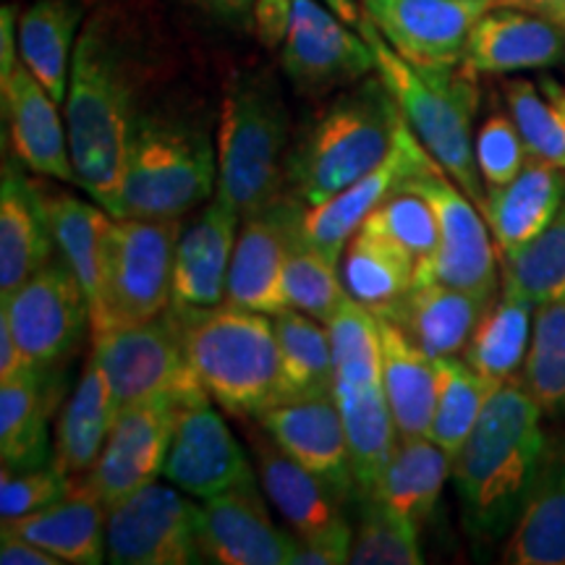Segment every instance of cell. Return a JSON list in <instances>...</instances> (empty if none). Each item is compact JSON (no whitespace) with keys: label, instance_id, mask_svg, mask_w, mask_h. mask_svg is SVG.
<instances>
[{"label":"cell","instance_id":"cell-42","mask_svg":"<svg viewBox=\"0 0 565 565\" xmlns=\"http://www.w3.org/2000/svg\"><path fill=\"white\" fill-rule=\"evenodd\" d=\"M521 383L545 416H565V301L536 307Z\"/></svg>","mask_w":565,"mask_h":565},{"label":"cell","instance_id":"cell-31","mask_svg":"<svg viewBox=\"0 0 565 565\" xmlns=\"http://www.w3.org/2000/svg\"><path fill=\"white\" fill-rule=\"evenodd\" d=\"M118 419V404L103 364L92 353L76 380L74 393L63 404L55 422L53 461L68 479L89 475L100 458L113 424Z\"/></svg>","mask_w":565,"mask_h":565},{"label":"cell","instance_id":"cell-29","mask_svg":"<svg viewBox=\"0 0 565 565\" xmlns=\"http://www.w3.org/2000/svg\"><path fill=\"white\" fill-rule=\"evenodd\" d=\"M58 366H34L11 383H0V458L11 469L51 461V419L61 401Z\"/></svg>","mask_w":565,"mask_h":565},{"label":"cell","instance_id":"cell-6","mask_svg":"<svg viewBox=\"0 0 565 565\" xmlns=\"http://www.w3.org/2000/svg\"><path fill=\"white\" fill-rule=\"evenodd\" d=\"M288 108L267 71H238L217 126V196L242 221L280 202L288 183Z\"/></svg>","mask_w":565,"mask_h":565},{"label":"cell","instance_id":"cell-52","mask_svg":"<svg viewBox=\"0 0 565 565\" xmlns=\"http://www.w3.org/2000/svg\"><path fill=\"white\" fill-rule=\"evenodd\" d=\"M196 9L221 21H244L252 19V9L257 0H189Z\"/></svg>","mask_w":565,"mask_h":565},{"label":"cell","instance_id":"cell-27","mask_svg":"<svg viewBox=\"0 0 565 565\" xmlns=\"http://www.w3.org/2000/svg\"><path fill=\"white\" fill-rule=\"evenodd\" d=\"M565 204V168L529 158L505 186L487 189L482 215L503 257L534 242Z\"/></svg>","mask_w":565,"mask_h":565},{"label":"cell","instance_id":"cell-32","mask_svg":"<svg viewBox=\"0 0 565 565\" xmlns=\"http://www.w3.org/2000/svg\"><path fill=\"white\" fill-rule=\"evenodd\" d=\"M333 398L349 440L356 494L366 500L377 492L380 479L401 440L383 377L366 383H335Z\"/></svg>","mask_w":565,"mask_h":565},{"label":"cell","instance_id":"cell-39","mask_svg":"<svg viewBox=\"0 0 565 565\" xmlns=\"http://www.w3.org/2000/svg\"><path fill=\"white\" fill-rule=\"evenodd\" d=\"M280 351V374L288 401L324 398L335 391V362L328 324L315 317L286 309L273 317Z\"/></svg>","mask_w":565,"mask_h":565},{"label":"cell","instance_id":"cell-2","mask_svg":"<svg viewBox=\"0 0 565 565\" xmlns=\"http://www.w3.org/2000/svg\"><path fill=\"white\" fill-rule=\"evenodd\" d=\"M524 383L505 380L454 461L463 532L479 550L503 547L532 490L550 437Z\"/></svg>","mask_w":565,"mask_h":565},{"label":"cell","instance_id":"cell-13","mask_svg":"<svg viewBox=\"0 0 565 565\" xmlns=\"http://www.w3.org/2000/svg\"><path fill=\"white\" fill-rule=\"evenodd\" d=\"M0 309L9 315L13 333L34 366H61L92 324L87 294L63 257H53L17 291L3 296Z\"/></svg>","mask_w":565,"mask_h":565},{"label":"cell","instance_id":"cell-33","mask_svg":"<svg viewBox=\"0 0 565 565\" xmlns=\"http://www.w3.org/2000/svg\"><path fill=\"white\" fill-rule=\"evenodd\" d=\"M87 17L84 0H34L19 17V58L58 105L66 103L71 63Z\"/></svg>","mask_w":565,"mask_h":565},{"label":"cell","instance_id":"cell-12","mask_svg":"<svg viewBox=\"0 0 565 565\" xmlns=\"http://www.w3.org/2000/svg\"><path fill=\"white\" fill-rule=\"evenodd\" d=\"M202 561L196 505L175 484L152 482L108 511V563L194 565Z\"/></svg>","mask_w":565,"mask_h":565},{"label":"cell","instance_id":"cell-18","mask_svg":"<svg viewBox=\"0 0 565 565\" xmlns=\"http://www.w3.org/2000/svg\"><path fill=\"white\" fill-rule=\"evenodd\" d=\"M299 202H278L259 215L246 217L233 249L225 303L263 315L288 309L282 275L288 254L299 242Z\"/></svg>","mask_w":565,"mask_h":565},{"label":"cell","instance_id":"cell-17","mask_svg":"<svg viewBox=\"0 0 565 565\" xmlns=\"http://www.w3.org/2000/svg\"><path fill=\"white\" fill-rule=\"evenodd\" d=\"M257 477L196 505L204 561L221 565H294L299 540L275 526Z\"/></svg>","mask_w":565,"mask_h":565},{"label":"cell","instance_id":"cell-11","mask_svg":"<svg viewBox=\"0 0 565 565\" xmlns=\"http://www.w3.org/2000/svg\"><path fill=\"white\" fill-rule=\"evenodd\" d=\"M275 51L288 82L303 95L351 87L377 71L362 32L349 30V21L320 0H291L286 30Z\"/></svg>","mask_w":565,"mask_h":565},{"label":"cell","instance_id":"cell-46","mask_svg":"<svg viewBox=\"0 0 565 565\" xmlns=\"http://www.w3.org/2000/svg\"><path fill=\"white\" fill-rule=\"evenodd\" d=\"M362 228L377 233V236L412 254L416 267L427 263L440 244V228H437L433 204L406 186L393 192L385 202H380L366 215Z\"/></svg>","mask_w":565,"mask_h":565},{"label":"cell","instance_id":"cell-55","mask_svg":"<svg viewBox=\"0 0 565 565\" xmlns=\"http://www.w3.org/2000/svg\"><path fill=\"white\" fill-rule=\"evenodd\" d=\"M529 3H542V0H498V6H515V9H524Z\"/></svg>","mask_w":565,"mask_h":565},{"label":"cell","instance_id":"cell-34","mask_svg":"<svg viewBox=\"0 0 565 565\" xmlns=\"http://www.w3.org/2000/svg\"><path fill=\"white\" fill-rule=\"evenodd\" d=\"M383 387L401 437L429 435L437 404V364L398 324L377 317Z\"/></svg>","mask_w":565,"mask_h":565},{"label":"cell","instance_id":"cell-37","mask_svg":"<svg viewBox=\"0 0 565 565\" xmlns=\"http://www.w3.org/2000/svg\"><path fill=\"white\" fill-rule=\"evenodd\" d=\"M448 477H454V458L433 437H401L372 498L422 526L440 503Z\"/></svg>","mask_w":565,"mask_h":565},{"label":"cell","instance_id":"cell-44","mask_svg":"<svg viewBox=\"0 0 565 565\" xmlns=\"http://www.w3.org/2000/svg\"><path fill=\"white\" fill-rule=\"evenodd\" d=\"M338 263L341 259L301 242L299 236V242L288 254L286 275H282L288 309H299V312L315 317V320L328 322L349 296Z\"/></svg>","mask_w":565,"mask_h":565},{"label":"cell","instance_id":"cell-30","mask_svg":"<svg viewBox=\"0 0 565 565\" xmlns=\"http://www.w3.org/2000/svg\"><path fill=\"white\" fill-rule=\"evenodd\" d=\"M492 299L445 282H414L412 291L391 312L377 317H387L398 324L433 359L456 356L463 353Z\"/></svg>","mask_w":565,"mask_h":565},{"label":"cell","instance_id":"cell-47","mask_svg":"<svg viewBox=\"0 0 565 565\" xmlns=\"http://www.w3.org/2000/svg\"><path fill=\"white\" fill-rule=\"evenodd\" d=\"M477 168L487 189L505 186L515 175L524 171L529 162V150L521 137L519 126L511 118V113H492L487 121L479 126L475 139Z\"/></svg>","mask_w":565,"mask_h":565},{"label":"cell","instance_id":"cell-22","mask_svg":"<svg viewBox=\"0 0 565 565\" xmlns=\"http://www.w3.org/2000/svg\"><path fill=\"white\" fill-rule=\"evenodd\" d=\"M257 422L294 461L333 484L343 498L356 492L349 440L333 395L278 404Z\"/></svg>","mask_w":565,"mask_h":565},{"label":"cell","instance_id":"cell-45","mask_svg":"<svg viewBox=\"0 0 565 565\" xmlns=\"http://www.w3.org/2000/svg\"><path fill=\"white\" fill-rule=\"evenodd\" d=\"M419 529L414 521L395 513L383 500H364V513L353 532V565H422Z\"/></svg>","mask_w":565,"mask_h":565},{"label":"cell","instance_id":"cell-7","mask_svg":"<svg viewBox=\"0 0 565 565\" xmlns=\"http://www.w3.org/2000/svg\"><path fill=\"white\" fill-rule=\"evenodd\" d=\"M217 189V152L189 118L145 110L126 154L116 217H181Z\"/></svg>","mask_w":565,"mask_h":565},{"label":"cell","instance_id":"cell-19","mask_svg":"<svg viewBox=\"0 0 565 565\" xmlns=\"http://www.w3.org/2000/svg\"><path fill=\"white\" fill-rule=\"evenodd\" d=\"M162 477L192 498L207 500L254 477L242 443L207 404L183 406Z\"/></svg>","mask_w":565,"mask_h":565},{"label":"cell","instance_id":"cell-48","mask_svg":"<svg viewBox=\"0 0 565 565\" xmlns=\"http://www.w3.org/2000/svg\"><path fill=\"white\" fill-rule=\"evenodd\" d=\"M71 482L51 458L47 463L34 469H11L3 466L0 475V521L21 519L42 508L53 505L55 500L66 498Z\"/></svg>","mask_w":565,"mask_h":565},{"label":"cell","instance_id":"cell-10","mask_svg":"<svg viewBox=\"0 0 565 565\" xmlns=\"http://www.w3.org/2000/svg\"><path fill=\"white\" fill-rule=\"evenodd\" d=\"M404 186L433 204L440 228L437 252L416 267L414 282H445L492 299L498 294V254L482 210L443 171V166L414 175Z\"/></svg>","mask_w":565,"mask_h":565},{"label":"cell","instance_id":"cell-51","mask_svg":"<svg viewBox=\"0 0 565 565\" xmlns=\"http://www.w3.org/2000/svg\"><path fill=\"white\" fill-rule=\"evenodd\" d=\"M0 563L3 565H61L63 561L51 550L34 545L24 536L0 532Z\"/></svg>","mask_w":565,"mask_h":565},{"label":"cell","instance_id":"cell-26","mask_svg":"<svg viewBox=\"0 0 565 565\" xmlns=\"http://www.w3.org/2000/svg\"><path fill=\"white\" fill-rule=\"evenodd\" d=\"M508 565H565V433L547 443L524 508L500 547Z\"/></svg>","mask_w":565,"mask_h":565},{"label":"cell","instance_id":"cell-43","mask_svg":"<svg viewBox=\"0 0 565 565\" xmlns=\"http://www.w3.org/2000/svg\"><path fill=\"white\" fill-rule=\"evenodd\" d=\"M503 282L519 288L536 307L565 301V204L534 242L503 257Z\"/></svg>","mask_w":565,"mask_h":565},{"label":"cell","instance_id":"cell-16","mask_svg":"<svg viewBox=\"0 0 565 565\" xmlns=\"http://www.w3.org/2000/svg\"><path fill=\"white\" fill-rule=\"evenodd\" d=\"M401 58L419 68L461 66L471 30L498 0H362Z\"/></svg>","mask_w":565,"mask_h":565},{"label":"cell","instance_id":"cell-14","mask_svg":"<svg viewBox=\"0 0 565 565\" xmlns=\"http://www.w3.org/2000/svg\"><path fill=\"white\" fill-rule=\"evenodd\" d=\"M181 406L171 398H152L118 412L108 443L89 475L76 479L108 508L121 503L162 475L171 450Z\"/></svg>","mask_w":565,"mask_h":565},{"label":"cell","instance_id":"cell-40","mask_svg":"<svg viewBox=\"0 0 565 565\" xmlns=\"http://www.w3.org/2000/svg\"><path fill=\"white\" fill-rule=\"evenodd\" d=\"M437 364V404L429 437L456 461L466 440L500 383L479 374L463 356H440Z\"/></svg>","mask_w":565,"mask_h":565},{"label":"cell","instance_id":"cell-36","mask_svg":"<svg viewBox=\"0 0 565 565\" xmlns=\"http://www.w3.org/2000/svg\"><path fill=\"white\" fill-rule=\"evenodd\" d=\"M40 192L53 228L55 249L79 278L92 317L103 291L105 233H108L113 215L103 204L79 200L68 192H55L47 186H40Z\"/></svg>","mask_w":565,"mask_h":565},{"label":"cell","instance_id":"cell-49","mask_svg":"<svg viewBox=\"0 0 565 565\" xmlns=\"http://www.w3.org/2000/svg\"><path fill=\"white\" fill-rule=\"evenodd\" d=\"M353 529L349 521L338 524L328 532L299 540L294 565H343L351 563Z\"/></svg>","mask_w":565,"mask_h":565},{"label":"cell","instance_id":"cell-35","mask_svg":"<svg viewBox=\"0 0 565 565\" xmlns=\"http://www.w3.org/2000/svg\"><path fill=\"white\" fill-rule=\"evenodd\" d=\"M536 303L526 299L519 288L500 286V294L487 303L482 320L463 349V359L479 374L505 383L515 372L524 370L529 345H532Z\"/></svg>","mask_w":565,"mask_h":565},{"label":"cell","instance_id":"cell-38","mask_svg":"<svg viewBox=\"0 0 565 565\" xmlns=\"http://www.w3.org/2000/svg\"><path fill=\"white\" fill-rule=\"evenodd\" d=\"M341 275L353 301L374 315H385L414 288L416 263L401 246L359 228L345 244Z\"/></svg>","mask_w":565,"mask_h":565},{"label":"cell","instance_id":"cell-4","mask_svg":"<svg viewBox=\"0 0 565 565\" xmlns=\"http://www.w3.org/2000/svg\"><path fill=\"white\" fill-rule=\"evenodd\" d=\"M401 121L404 113L380 74L356 82L288 154L294 200L303 207L320 204L374 171L391 154Z\"/></svg>","mask_w":565,"mask_h":565},{"label":"cell","instance_id":"cell-20","mask_svg":"<svg viewBox=\"0 0 565 565\" xmlns=\"http://www.w3.org/2000/svg\"><path fill=\"white\" fill-rule=\"evenodd\" d=\"M242 215L223 196L204 204L200 215L181 228L173 263V312H202L225 303L228 270L236 249Z\"/></svg>","mask_w":565,"mask_h":565},{"label":"cell","instance_id":"cell-8","mask_svg":"<svg viewBox=\"0 0 565 565\" xmlns=\"http://www.w3.org/2000/svg\"><path fill=\"white\" fill-rule=\"evenodd\" d=\"M181 217H113L105 233L103 291L92 335L154 320L171 307Z\"/></svg>","mask_w":565,"mask_h":565},{"label":"cell","instance_id":"cell-50","mask_svg":"<svg viewBox=\"0 0 565 565\" xmlns=\"http://www.w3.org/2000/svg\"><path fill=\"white\" fill-rule=\"evenodd\" d=\"M34 364L30 362L24 349H21L17 333H13L9 315L0 309V383H11L21 374L32 372Z\"/></svg>","mask_w":565,"mask_h":565},{"label":"cell","instance_id":"cell-23","mask_svg":"<svg viewBox=\"0 0 565 565\" xmlns=\"http://www.w3.org/2000/svg\"><path fill=\"white\" fill-rule=\"evenodd\" d=\"M565 63V32L540 13L494 6L477 21L461 66L471 74H519Z\"/></svg>","mask_w":565,"mask_h":565},{"label":"cell","instance_id":"cell-41","mask_svg":"<svg viewBox=\"0 0 565 565\" xmlns=\"http://www.w3.org/2000/svg\"><path fill=\"white\" fill-rule=\"evenodd\" d=\"M503 97L529 158L565 168V84L550 76L540 82L508 79Z\"/></svg>","mask_w":565,"mask_h":565},{"label":"cell","instance_id":"cell-28","mask_svg":"<svg viewBox=\"0 0 565 565\" xmlns=\"http://www.w3.org/2000/svg\"><path fill=\"white\" fill-rule=\"evenodd\" d=\"M0 532L24 536L71 565L108 561V508L76 479L66 498L42 511L3 521Z\"/></svg>","mask_w":565,"mask_h":565},{"label":"cell","instance_id":"cell-21","mask_svg":"<svg viewBox=\"0 0 565 565\" xmlns=\"http://www.w3.org/2000/svg\"><path fill=\"white\" fill-rule=\"evenodd\" d=\"M0 103L3 124L11 129L13 158L42 179L76 183L66 118H61L58 103L24 63H19L11 82L0 89Z\"/></svg>","mask_w":565,"mask_h":565},{"label":"cell","instance_id":"cell-24","mask_svg":"<svg viewBox=\"0 0 565 565\" xmlns=\"http://www.w3.org/2000/svg\"><path fill=\"white\" fill-rule=\"evenodd\" d=\"M249 445L263 492L299 540L343 524L341 505L345 498L333 484L294 461L263 427L249 429Z\"/></svg>","mask_w":565,"mask_h":565},{"label":"cell","instance_id":"cell-15","mask_svg":"<svg viewBox=\"0 0 565 565\" xmlns=\"http://www.w3.org/2000/svg\"><path fill=\"white\" fill-rule=\"evenodd\" d=\"M440 166L427 147L422 145V139L416 137L412 126L404 118L395 131L393 150L387 158L380 162L374 171L362 175L356 183L345 186L343 192H338L330 200L320 204H309V207H299V236L301 242L317 246V249L330 254V257L341 259L345 244L351 242V236L362 228L366 215L377 207L380 202H385L387 196L398 189H404V183L414 175H422L433 168Z\"/></svg>","mask_w":565,"mask_h":565},{"label":"cell","instance_id":"cell-1","mask_svg":"<svg viewBox=\"0 0 565 565\" xmlns=\"http://www.w3.org/2000/svg\"><path fill=\"white\" fill-rule=\"evenodd\" d=\"M147 82L150 61L134 21L116 6L92 11L76 42L63 118L76 183L113 217Z\"/></svg>","mask_w":565,"mask_h":565},{"label":"cell","instance_id":"cell-9","mask_svg":"<svg viewBox=\"0 0 565 565\" xmlns=\"http://www.w3.org/2000/svg\"><path fill=\"white\" fill-rule=\"evenodd\" d=\"M92 341V353L108 374L118 412L152 398H171L181 408L210 401L186 356L181 324L168 309L154 320L103 330Z\"/></svg>","mask_w":565,"mask_h":565},{"label":"cell","instance_id":"cell-5","mask_svg":"<svg viewBox=\"0 0 565 565\" xmlns=\"http://www.w3.org/2000/svg\"><path fill=\"white\" fill-rule=\"evenodd\" d=\"M196 377L233 416H263L286 404L278 335L270 315L221 303L202 312H173Z\"/></svg>","mask_w":565,"mask_h":565},{"label":"cell","instance_id":"cell-54","mask_svg":"<svg viewBox=\"0 0 565 565\" xmlns=\"http://www.w3.org/2000/svg\"><path fill=\"white\" fill-rule=\"evenodd\" d=\"M322 3L330 6V9H333L343 21H349L351 26H356L364 17L362 0H322Z\"/></svg>","mask_w":565,"mask_h":565},{"label":"cell","instance_id":"cell-53","mask_svg":"<svg viewBox=\"0 0 565 565\" xmlns=\"http://www.w3.org/2000/svg\"><path fill=\"white\" fill-rule=\"evenodd\" d=\"M524 9L550 19L553 24H557L565 32V0H542V3H529V6H524Z\"/></svg>","mask_w":565,"mask_h":565},{"label":"cell","instance_id":"cell-3","mask_svg":"<svg viewBox=\"0 0 565 565\" xmlns=\"http://www.w3.org/2000/svg\"><path fill=\"white\" fill-rule=\"evenodd\" d=\"M377 61V74L391 89L401 113L429 154L454 179L477 207H482L487 186L479 175L475 152V116L479 89L471 71L463 66L419 68L393 51L372 19L356 24Z\"/></svg>","mask_w":565,"mask_h":565},{"label":"cell","instance_id":"cell-25","mask_svg":"<svg viewBox=\"0 0 565 565\" xmlns=\"http://www.w3.org/2000/svg\"><path fill=\"white\" fill-rule=\"evenodd\" d=\"M21 162H3L0 181V294L9 296L55 257L53 228L40 183L26 179Z\"/></svg>","mask_w":565,"mask_h":565}]
</instances>
